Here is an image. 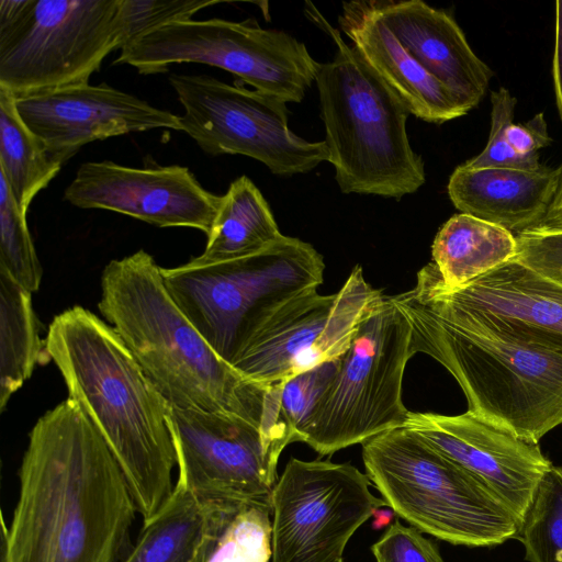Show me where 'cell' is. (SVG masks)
<instances>
[{
	"label": "cell",
	"mask_w": 562,
	"mask_h": 562,
	"mask_svg": "<svg viewBox=\"0 0 562 562\" xmlns=\"http://www.w3.org/2000/svg\"><path fill=\"white\" fill-rule=\"evenodd\" d=\"M1 562H123L138 513L124 473L68 397L38 418L19 469Z\"/></svg>",
	"instance_id": "obj_1"
},
{
	"label": "cell",
	"mask_w": 562,
	"mask_h": 562,
	"mask_svg": "<svg viewBox=\"0 0 562 562\" xmlns=\"http://www.w3.org/2000/svg\"><path fill=\"white\" fill-rule=\"evenodd\" d=\"M101 289L100 312L168 407L237 416L293 437L281 412L284 382L256 383L222 359L175 303L148 252L110 261Z\"/></svg>",
	"instance_id": "obj_2"
},
{
	"label": "cell",
	"mask_w": 562,
	"mask_h": 562,
	"mask_svg": "<svg viewBox=\"0 0 562 562\" xmlns=\"http://www.w3.org/2000/svg\"><path fill=\"white\" fill-rule=\"evenodd\" d=\"M47 360L59 369L76 401L117 460L143 522L173 491L176 452L168 406L119 333L82 306L53 319Z\"/></svg>",
	"instance_id": "obj_3"
},
{
	"label": "cell",
	"mask_w": 562,
	"mask_h": 562,
	"mask_svg": "<svg viewBox=\"0 0 562 562\" xmlns=\"http://www.w3.org/2000/svg\"><path fill=\"white\" fill-rule=\"evenodd\" d=\"M424 352L461 386L472 412L532 443L562 425V351L502 319L416 291L393 296Z\"/></svg>",
	"instance_id": "obj_4"
},
{
	"label": "cell",
	"mask_w": 562,
	"mask_h": 562,
	"mask_svg": "<svg viewBox=\"0 0 562 562\" xmlns=\"http://www.w3.org/2000/svg\"><path fill=\"white\" fill-rule=\"evenodd\" d=\"M305 13L337 47L333 60L317 63L315 82L339 189L396 199L416 192L426 175L409 144L406 104L313 3Z\"/></svg>",
	"instance_id": "obj_5"
},
{
	"label": "cell",
	"mask_w": 562,
	"mask_h": 562,
	"mask_svg": "<svg viewBox=\"0 0 562 562\" xmlns=\"http://www.w3.org/2000/svg\"><path fill=\"white\" fill-rule=\"evenodd\" d=\"M322 255L282 236L238 259L161 268L170 296L215 352L229 364L292 300L323 283Z\"/></svg>",
	"instance_id": "obj_6"
},
{
	"label": "cell",
	"mask_w": 562,
	"mask_h": 562,
	"mask_svg": "<svg viewBox=\"0 0 562 562\" xmlns=\"http://www.w3.org/2000/svg\"><path fill=\"white\" fill-rule=\"evenodd\" d=\"M367 475L387 507L452 544L493 547L518 538L521 521L481 480L406 427L362 443Z\"/></svg>",
	"instance_id": "obj_7"
},
{
	"label": "cell",
	"mask_w": 562,
	"mask_h": 562,
	"mask_svg": "<svg viewBox=\"0 0 562 562\" xmlns=\"http://www.w3.org/2000/svg\"><path fill=\"white\" fill-rule=\"evenodd\" d=\"M120 0H1L0 89L14 98L88 83L122 47Z\"/></svg>",
	"instance_id": "obj_8"
},
{
	"label": "cell",
	"mask_w": 562,
	"mask_h": 562,
	"mask_svg": "<svg viewBox=\"0 0 562 562\" xmlns=\"http://www.w3.org/2000/svg\"><path fill=\"white\" fill-rule=\"evenodd\" d=\"M413 356L411 325L394 297L383 295L340 357L303 442L328 456L403 427L409 411L402 401V383Z\"/></svg>",
	"instance_id": "obj_9"
},
{
	"label": "cell",
	"mask_w": 562,
	"mask_h": 562,
	"mask_svg": "<svg viewBox=\"0 0 562 562\" xmlns=\"http://www.w3.org/2000/svg\"><path fill=\"white\" fill-rule=\"evenodd\" d=\"M180 63L221 68L286 103L303 100L315 81L318 61L304 43L286 32L262 29L252 19L172 22L130 43L114 61L142 75L166 72Z\"/></svg>",
	"instance_id": "obj_10"
},
{
	"label": "cell",
	"mask_w": 562,
	"mask_h": 562,
	"mask_svg": "<svg viewBox=\"0 0 562 562\" xmlns=\"http://www.w3.org/2000/svg\"><path fill=\"white\" fill-rule=\"evenodd\" d=\"M169 82L184 111L182 132L211 156L244 155L285 177L329 159L325 140L307 142L289 128L280 99L207 75L175 74Z\"/></svg>",
	"instance_id": "obj_11"
},
{
	"label": "cell",
	"mask_w": 562,
	"mask_h": 562,
	"mask_svg": "<svg viewBox=\"0 0 562 562\" xmlns=\"http://www.w3.org/2000/svg\"><path fill=\"white\" fill-rule=\"evenodd\" d=\"M348 463L291 458L271 494L272 562H337L374 509L386 506Z\"/></svg>",
	"instance_id": "obj_12"
},
{
	"label": "cell",
	"mask_w": 562,
	"mask_h": 562,
	"mask_svg": "<svg viewBox=\"0 0 562 562\" xmlns=\"http://www.w3.org/2000/svg\"><path fill=\"white\" fill-rule=\"evenodd\" d=\"M167 422L177 485L215 503L271 501L279 457L293 442L289 432L237 416L173 407L167 409Z\"/></svg>",
	"instance_id": "obj_13"
},
{
	"label": "cell",
	"mask_w": 562,
	"mask_h": 562,
	"mask_svg": "<svg viewBox=\"0 0 562 562\" xmlns=\"http://www.w3.org/2000/svg\"><path fill=\"white\" fill-rule=\"evenodd\" d=\"M383 295L356 266L335 294L313 291L292 300L233 367L250 381L273 385L339 359Z\"/></svg>",
	"instance_id": "obj_14"
},
{
	"label": "cell",
	"mask_w": 562,
	"mask_h": 562,
	"mask_svg": "<svg viewBox=\"0 0 562 562\" xmlns=\"http://www.w3.org/2000/svg\"><path fill=\"white\" fill-rule=\"evenodd\" d=\"M64 200L158 227L196 228L206 236L222 203V196L204 189L187 167H127L109 160L80 165Z\"/></svg>",
	"instance_id": "obj_15"
},
{
	"label": "cell",
	"mask_w": 562,
	"mask_h": 562,
	"mask_svg": "<svg viewBox=\"0 0 562 562\" xmlns=\"http://www.w3.org/2000/svg\"><path fill=\"white\" fill-rule=\"evenodd\" d=\"M406 427L487 485L521 521L552 467L539 443L472 413L409 412Z\"/></svg>",
	"instance_id": "obj_16"
},
{
	"label": "cell",
	"mask_w": 562,
	"mask_h": 562,
	"mask_svg": "<svg viewBox=\"0 0 562 562\" xmlns=\"http://www.w3.org/2000/svg\"><path fill=\"white\" fill-rule=\"evenodd\" d=\"M26 126L65 164L94 140L154 128L182 131L180 116L106 83L15 98Z\"/></svg>",
	"instance_id": "obj_17"
},
{
	"label": "cell",
	"mask_w": 562,
	"mask_h": 562,
	"mask_svg": "<svg viewBox=\"0 0 562 562\" xmlns=\"http://www.w3.org/2000/svg\"><path fill=\"white\" fill-rule=\"evenodd\" d=\"M414 289L491 314L530 340L562 351V284L516 258L454 290L441 284L437 267L429 262L417 273Z\"/></svg>",
	"instance_id": "obj_18"
},
{
	"label": "cell",
	"mask_w": 562,
	"mask_h": 562,
	"mask_svg": "<svg viewBox=\"0 0 562 562\" xmlns=\"http://www.w3.org/2000/svg\"><path fill=\"white\" fill-rule=\"evenodd\" d=\"M381 16L411 55L470 111L493 76L447 11L422 0H373Z\"/></svg>",
	"instance_id": "obj_19"
},
{
	"label": "cell",
	"mask_w": 562,
	"mask_h": 562,
	"mask_svg": "<svg viewBox=\"0 0 562 562\" xmlns=\"http://www.w3.org/2000/svg\"><path fill=\"white\" fill-rule=\"evenodd\" d=\"M338 23L364 61L396 92L411 114L441 124L469 112L402 45L373 0L342 2Z\"/></svg>",
	"instance_id": "obj_20"
},
{
	"label": "cell",
	"mask_w": 562,
	"mask_h": 562,
	"mask_svg": "<svg viewBox=\"0 0 562 562\" xmlns=\"http://www.w3.org/2000/svg\"><path fill=\"white\" fill-rule=\"evenodd\" d=\"M562 168L541 165L535 170L517 168L454 169L448 194L456 209L512 233L537 226L558 191Z\"/></svg>",
	"instance_id": "obj_21"
},
{
	"label": "cell",
	"mask_w": 562,
	"mask_h": 562,
	"mask_svg": "<svg viewBox=\"0 0 562 562\" xmlns=\"http://www.w3.org/2000/svg\"><path fill=\"white\" fill-rule=\"evenodd\" d=\"M243 503L204 501L175 484L160 509L143 522L123 562H205L227 518Z\"/></svg>",
	"instance_id": "obj_22"
},
{
	"label": "cell",
	"mask_w": 562,
	"mask_h": 562,
	"mask_svg": "<svg viewBox=\"0 0 562 562\" xmlns=\"http://www.w3.org/2000/svg\"><path fill=\"white\" fill-rule=\"evenodd\" d=\"M516 255L512 232L465 213L451 216L431 246L432 262L447 290L465 285Z\"/></svg>",
	"instance_id": "obj_23"
},
{
	"label": "cell",
	"mask_w": 562,
	"mask_h": 562,
	"mask_svg": "<svg viewBox=\"0 0 562 562\" xmlns=\"http://www.w3.org/2000/svg\"><path fill=\"white\" fill-rule=\"evenodd\" d=\"M271 209L247 177L234 180L222 203L204 251L190 260L210 265L257 254L282 238Z\"/></svg>",
	"instance_id": "obj_24"
},
{
	"label": "cell",
	"mask_w": 562,
	"mask_h": 562,
	"mask_svg": "<svg viewBox=\"0 0 562 562\" xmlns=\"http://www.w3.org/2000/svg\"><path fill=\"white\" fill-rule=\"evenodd\" d=\"M32 292L0 268V409L46 357Z\"/></svg>",
	"instance_id": "obj_25"
},
{
	"label": "cell",
	"mask_w": 562,
	"mask_h": 562,
	"mask_svg": "<svg viewBox=\"0 0 562 562\" xmlns=\"http://www.w3.org/2000/svg\"><path fill=\"white\" fill-rule=\"evenodd\" d=\"M63 165L23 122L15 98L0 89V175L23 214Z\"/></svg>",
	"instance_id": "obj_26"
},
{
	"label": "cell",
	"mask_w": 562,
	"mask_h": 562,
	"mask_svg": "<svg viewBox=\"0 0 562 562\" xmlns=\"http://www.w3.org/2000/svg\"><path fill=\"white\" fill-rule=\"evenodd\" d=\"M271 501H247L227 518L205 562H270Z\"/></svg>",
	"instance_id": "obj_27"
},
{
	"label": "cell",
	"mask_w": 562,
	"mask_h": 562,
	"mask_svg": "<svg viewBox=\"0 0 562 562\" xmlns=\"http://www.w3.org/2000/svg\"><path fill=\"white\" fill-rule=\"evenodd\" d=\"M518 538L529 562H562V467L552 464L541 479Z\"/></svg>",
	"instance_id": "obj_28"
},
{
	"label": "cell",
	"mask_w": 562,
	"mask_h": 562,
	"mask_svg": "<svg viewBox=\"0 0 562 562\" xmlns=\"http://www.w3.org/2000/svg\"><path fill=\"white\" fill-rule=\"evenodd\" d=\"M0 268L19 284L35 292L43 270L27 227L5 178L0 175Z\"/></svg>",
	"instance_id": "obj_29"
},
{
	"label": "cell",
	"mask_w": 562,
	"mask_h": 562,
	"mask_svg": "<svg viewBox=\"0 0 562 562\" xmlns=\"http://www.w3.org/2000/svg\"><path fill=\"white\" fill-rule=\"evenodd\" d=\"M340 358L322 363L283 383L281 412L294 441H303L311 418L334 381Z\"/></svg>",
	"instance_id": "obj_30"
},
{
	"label": "cell",
	"mask_w": 562,
	"mask_h": 562,
	"mask_svg": "<svg viewBox=\"0 0 562 562\" xmlns=\"http://www.w3.org/2000/svg\"><path fill=\"white\" fill-rule=\"evenodd\" d=\"M218 0H120L119 21L122 48L166 24L187 21Z\"/></svg>",
	"instance_id": "obj_31"
},
{
	"label": "cell",
	"mask_w": 562,
	"mask_h": 562,
	"mask_svg": "<svg viewBox=\"0 0 562 562\" xmlns=\"http://www.w3.org/2000/svg\"><path fill=\"white\" fill-rule=\"evenodd\" d=\"M517 99L501 87L491 92V130L485 148L463 165L469 168H517L522 170L538 169L539 155L521 156L508 144L505 135L506 127L513 123Z\"/></svg>",
	"instance_id": "obj_32"
},
{
	"label": "cell",
	"mask_w": 562,
	"mask_h": 562,
	"mask_svg": "<svg viewBox=\"0 0 562 562\" xmlns=\"http://www.w3.org/2000/svg\"><path fill=\"white\" fill-rule=\"evenodd\" d=\"M376 562H445L437 546L396 520L372 548Z\"/></svg>",
	"instance_id": "obj_33"
},
{
	"label": "cell",
	"mask_w": 562,
	"mask_h": 562,
	"mask_svg": "<svg viewBox=\"0 0 562 562\" xmlns=\"http://www.w3.org/2000/svg\"><path fill=\"white\" fill-rule=\"evenodd\" d=\"M516 240L518 261L562 284V232L525 231Z\"/></svg>",
	"instance_id": "obj_34"
},
{
	"label": "cell",
	"mask_w": 562,
	"mask_h": 562,
	"mask_svg": "<svg viewBox=\"0 0 562 562\" xmlns=\"http://www.w3.org/2000/svg\"><path fill=\"white\" fill-rule=\"evenodd\" d=\"M505 135L510 147L521 156L538 154V149L552 143L543 113L536 114L525 123H510Z\"/></svg>",
	"instance_id": "obj_35"
},
{
	"label": "cell",
	"mask_w": 562,
	"mask_h": 562,
	"mask_svg": "<svg viewBox=\"0 0 562 562\" xmlns=\"http://www.w3.org/2000/svg\"><path fill=\"white\" fill-rule=\"evenodd\" d=\"M552 78L557 108L562 120V1L555 2V41L552 59Z\"/></svg>",
	"instance_id": "obj_36"
},
{
	"label": "cell",
	"mask_w": 562,
	"mask_h": 562,
	"mask_svg": "<svg viewBox=\"0 0 562 562\" xmlns=\"http://www.w3.org/2000/svg\"><path fill=\"white\" fill-rule=\"evenodd\" d=\"M527 231L562 232V172L558 191L548 209L546 216L537 226Z\"/></svg>",
	"instance_id": "obj_37"
},
{
	"label": "cell",
	"mask_w": 562,
	"mask_h": 562,
	"mask_svg": "<svg viewBox=\"0 0 562 562\" xmlns=\"http://www.w3.org/2000/svg\"><path fill=\"white\" fill-rule=\"evenodd\" d=\"M384 506L382 507H379L376 509H374L373 512V517H374V520L372 522V526H373V529H381L383 527H385L386 525H389L394 516L396 515L395 512L390 507V508H383Z\"/></svg>",
	"instance_id": "obj_38"
},
{
	"label": "cell",
	"mask_w": 562,
	"mask_h": 562,
	"mask_svg": "<svg viewBox=\"0 0 562 562\" xmlns=\"http://www.w3.org/2000/svg\"><path fill=\"white\" fill-rule=\"evenodd\" d=\"M337 562H342V560H339V561H337Z\"/></svg>",
	"instance_id": "obj_39"
}]
</instances>
